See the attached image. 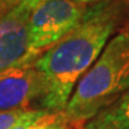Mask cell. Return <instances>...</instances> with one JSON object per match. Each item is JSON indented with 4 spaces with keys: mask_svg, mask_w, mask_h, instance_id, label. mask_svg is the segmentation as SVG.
I'll list each match as a JSON object with an SVG mask.
<instances>
[{
    "mask_svg": "<svg viewBox=\"0 0 129 129\" xmlns=\"http://www.w3.org/2000/svg\"><path fill=\"white\" fill-rule=\"evenodd\" d=\"M125 4H128V6H129V0H125Z\"/></svg>",
    "mask_w": 129,
    "mask_h": 129,
    "instance_id": "cell-13",
    "label": "cell"
},
{
    "mask_svg": "<svg viewBox=\"0 0 129 129\" xmlns=\"http://www.w3.org/2000/svg\"><path fill=\"white\" fill-rule=\"evenodd\" d=\"M129 90V30L115 34L96 62L80 78L62 111L81 127Z\"/></svg>",
    "mask_w": 129,
    "mask_h": 129,
    "instance_id": "cell-2",
    "label": "cell"
},
{
    "mask_svg": "<svg viewBox=\"0 0 129 129\" xmlns=\"http://www.w3.org/2000/svg\"><path fill=\"white\" fill-rule=\"evenodd\" d=\"M73 129H85V128H84L83 125H81V127H77V128H73Z\"/></svg>",
    "mask_w": 129,
    "mask_h": 129,
    "instance_id": "cell-12",
    "label": "cell"
},
{
    "mask_svg": "<svg viewBox=\"0 0 129 129\" xmlns=\"http://www.w3.org/2000/svg\"><path fill=\"white\" fill-rule=\"evenodd\" d=\"M74 1H77L79 4H91V3H98V1H101V0H74Z\"/></svg>",
    "mask_w": 129,
    "mask_h": 129,
    "instance_id": "cell-11",
    "label": "cell"
},
{
    "mask_svg": "<svg viewBox=\"0 0 129 129\" xmlns=\"http://www.w3.org/2000/svg\"><path fill=\"white\" fill-rule=\"evenodd\" d=\"M28 110L0 111V129H11Z\"/></svg>",
    "mask_w": 129,
    "mask_h": 129,
    "instance_id": "cell-9",
    "label": "cell"
},
{
    "mask_svg": "<svg viewBox=\"0 0 129 129\" xmlns=\"http://www.w3.org/2000/svg\"><path fill=\"white\" fill-rule=\"evenodd\" d=\"M86 7L74 0H44L37 5L28 20L30 51L34 60L72 31Z\"/></svg>",
    "mask_w": 129,
    "mask_h": 129,
    "instance_id": "cell-3",
    "label": "cell"
},
{
    "mask_svg": "<svg viewBox=\"0 0 129 129\" xmlns=\"http://www.w3.org/2000/svg\"><path fill=\"white\" fill-rule=\"evenodd\" d=\"M63 112H48L37 121L31 129H73Z\"/></svg>",
    "mask_w": 129,
    "mask_h": 129,
    "instance_id": "cell-7",
    "label": "cell"
},
{
    "mask_svg": "<svg viewBox=\"0 0 129 129\" xmlns=\"http://www.w3.org/2000/svg\"><path fill=\"white\" fill-rule=\"evenodd\" d=\"M124 0H101L86 7L85 13L60 41L32 63L46 80L47 91L38 109L62 112L75 85L99 57L123 22Z\"/></svg>",
    "mask_w": 129,
    "mask_h": 129,
    "instance_id": "cell-1",
    "label": "cell"
},
{
    "mask_svg": "<svg viewBox=\"0 0 129 129\" xmlns=\"http://www.w3.org/2000/svg\"><path fill=\"white\" fill-rule=\"evenodd\" d=\"M32 10L19 5L0 14V74L34 62L30 51L28 20Z\"/></svg>",
    "mask_w": 129,
    "mask_h": 129,
    "instance_id": "cell-5",
    "label": "cell"
},
{
    "mask_svg": "<svg viewBox=\"0 0 129 129\" xmlns=\"http://www.w3.org/2000/svg\"><path fill=\"white\" fill-rule=\"evenodd\" d=\"M47 91L46 80L34 63L22 64L0 74V111L28 110L40 105Z\"/></svg>",
    "mask_w": 129,
    "mask_h": 129,
    "instance_id": "cell-4",
    "label": "cell"
},
{
    "mask_svg": "<svg viewBox=\"0 0 129 129\" xmlns=\"http://www.w3.org/2000/svg\"><path fill=\"white\" fill-rule=\"evenodd\" d=\"M48 114V111L42 109H29L24 116L11 129H31L37 121Z\"/></svg>",
    "mask_w": 129,
    "mask_h": 129,
    "instance_id": "cell-8",
    "label": "cell"
},
{
    "mask_svg": "<svg viewBox=\"0 0 129 129\" xmlns=\"http://www.w3.org/2000/svg\"><path fill=\"white\" fill-rule=\"evenodd\" d=\"M42 1H44V0H6L4 6H3V9H1V11H0V14L7 12V11H10L11 9L17 7L19 5H26L28 7L34 10L37 5L41 4Z\"/></svg>",
    "mask_w": 129,
    "mask_h": 129,
    "instance_id": "cell-10",
    "label": "cell"
},
{
    "mask_svg": "<svg viewBox=\"0 0 129 129\" xmlns=\"http://www.w3.org/2000/svg\"><path fill=\"white\" fill-rule=\"evenodd\" d=\"M83 127L85 129H129V90Z\"/></svg>",
    "mask_w": 129,
    "mask_h": 129,
    "instance_id": "cell-6",
    "label": "cell"
}]
</instances>
